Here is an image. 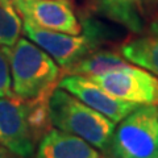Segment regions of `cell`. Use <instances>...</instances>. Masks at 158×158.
Segmentation results:
<instances>
[{
  "label": "cell",
  "instance_id": "obj_10",
  "mask_svg": "<svg viewBox=\"0 0 158 158\" xmlns=\"http://www.w3.org/2000/svg\"><path fill=\"white\" fill-rule=\"evenodd\" d=\"M94 9L133 33L145 31V21L152 17L158 0H92Z\"/></svg>",
  "mask_w": 158,
  "mask_h": 158
},
{
  "label": "cell",
  "instance_id": "obj_13",
  "mask_svg": "<svg viewBox=\"0 0 158 158\" xmlns=\"http://www.w3.org/2000/svg\"><path fill=\"white\" fill-rule=\"evenodd\" d=\"M23 32V19L12 0H0V46L11 48Z\"/></svg>",
  "mask_w": 158,
  "mask_h": 158
},
{
  "label": "cell",
  "instance_id": "obj_9",
  "mask_svg": "<svg viewBox=\"0 0 158 158\" xmlns=\"http://www.w3.org/2000/svg\"><path fill=\"white\" fill-rule=\"evenodd\" d=\"M34 153V158H111L86 140L58 128L42 137Z\"/></svg>",
  "mask_w": 158,
  "mask_h": 158
},
{
  "label": "cell",
  "instance_id": "obj_2",
  "mask_svg": "<svg viewBox=\"0 0 158 158\" xmlns=\"http://www.w3.org/2000/svg\"><path fill=\"white\" fill-rule=\"evenodd\" d=\"M12 91L25 100H49L58 87L62 70L58 63L28 38L8 48Z\"/></svg>",
  "mask_w": 158,
  "mask_h": 158
},
{
  "label": "cell",
  "instance_id": "obj_3",
  "mask_svg": "<svg viewBox=\"0 0 158 158\" xmlns=\"http://www.w3.org/2000/svg\"><path fill=\"white\" fill-rule=\"evenodd\" d=\"M49 111L54 127L83 138L104 154L108 153L115 123L107 116L59 87L49 99Z\"/></svg>",
  "mask_w": 158,
  "mask_h": 158
},
{
  "label": "cell",
  "instance_id": "obj_12",
  "mask_svg": "<svg viewBox=\"0 0 158 158\" xmlns=\"http://www.w3.org/2000/svg\"><path fill=\"white\" fill-rule=\"evenodd\" d=\"M129 63L131 62H128L121 53L116 50L95 49L77 61L69 69H66L65 71H62V75H82L86 78H91L111 70L124 67Z\"/></svg>",
  "mask_w": 158,
  "mask_h": 158
},
{
  "label": "cell",
  "instance_id": "obj_5",
  "mask_svg": "<svg viewBox=\"0 0 158 158\" xmlns=\"http://www.w3.org/2000/svg\"><path fill=\"white\" fill-rule=\"evenodd\" d=\"M158 154V107L138 106L118 121L107 156L111 158H153Z\"/></svg>",
  "mask_w": 158,
  "mask_h": 158
},
{
  "label": "cell",
  "instance_id": "obj_16",
  "mask_svg": "<svg viewBox=\"0 0 158 158\" xmlns=\"http://www.w3.org/2000/svg\"><path fill=\"white\" fill-rule=\"evenodd\" d=\"M153 158H158V154H157V156H154V157H153Z\"/></svg>",
  "mask_w": 158,
  "mask_h": 158
},
{
  "label": "cell",
  "instance_id": "obj_6",
  "mask_svg": "<svg viewBox=\"0 0 158 158\" xmlns=\"http://www.w3.org/2000/svg\"><path fill=\"white\" fill-rule=\"evenodd\" d=\"M88 79L121 100L138 106H158V77L145 69L129 63Z\"/></svg>",
  "mask_w": 158,
  "mask_h": 158
},
{
  "label": "cell",
  "instance_id": "obj_7",
  "mask_svg": "<svg viewBox=\"0 0 158 158\" xmlns=\"http://www.w3.org/2000/svg\"><path fill=\"white\" fill-rule=\"evenodd\" d=\"M12 3L23 20L40 28L67 34L83 32L73 0H12Z\"/></svg>",
  "mask_w": 158,
  "mask_h": 158
},
{
  "label": "cell",
  "instance_id": "obj_8",
  "mask_svg": "<svg viewBox=\"0 0 158 158\" xmlns=\"http://www.w3.org/2000/svg\"><path fill=\"white\" fill-rule=\"evenodd\" d=\"M58 87L70 92L95 111L103 113L115 124L138 107L135 103L112 96L91 79L82 75H62L58 82Z\"/></svg>",
  "mask_w": 158,
  "mask_h": 158
},
{
  "label": "cell",
  "instance_id": "obj_15",
  "mask_svg": "<svg viewBox=\"0 0 158 158\" xmlns=\"http://www.w3.org/2000/svg\"><path fill=\"white\" fill-rule=\"evenodd\" d=\"M0 158H24V157L16 154V153H13L12 150H9L2 145L0 146Z\"/></svg>",
  "mask_w": 158,
  "mask_h": 158
},
{
  "label": "cell",
  "instance_id": "obj_1",
  "mask_svg": "<svg viewBox=\"0 0 158 158\" xmlns=\"http://www.w3.org/2000/svg\"><path fill=\"white\" fill-rule=\"evenodd\" d=\"M53 128L49 100L0 98V145L31 158L38 142Z\"/></svg>",
  "mask_w": 158,
  "mask_h": 158
},
{
  "label": "cell",
  "instance_id": "obj_14",
  "mask_svg": "<svg viewBox=\"0 0 158 158\" xmlns=\"http://www.w3.org/2000/svg\"><path fill=\"white\" fill-rule=\"evenodd\" d=\"M13 95L8 48L0 46V98Z\"/></svg>",
  "mask_w": 158,
  "mask_h": 158
},
{
  "label": "cell",
  "instance_id": "obj_17",
  "mask_svg": "<svg viewBox=\"0 0 158 158\" xmlns=\"http://www.w3.org/2000/svg\"><path fill=\"white\" fill-rule=\"evenodd\" d=\"M157 107H158V106H157Z\"/></svg>",
  "mask_w": 158,
  "mask_h": 158
},
{
  "label": "cell",
  "instance_id": "obj_4",
  "mask_svg": "<svg viewBox=\"0 0 158 158\" xmlns=\"http://www.w3.org/2000/svg\"><path fill=\"white\" fill-rule=\"evenodd\" d=\"M81 24L85 31L83 34H67L49 31L27 20H23V31L32 42L46 52L58 63V66L62 67V71H65L88 53L99 49V45L106 36L96 21L83 17Z\"/></svg>",
  "mask_w": 158,
  "mask_h": 158
},
{
  "label": "cell",
  "instance_id": "obj_11",
  "mask_svg": "<svg viewBox=\"0 0 158 158\" xmlns=\"http://www.w3.org/2000/svg\"><path fill=\"white\" fill-rule=\"evenodd\" d=\"M120 53L127 61L158 77V19L150 23L146 33L121 45Z\"/></svg>",
  "mask_w": 158,
  "mask_h": 158
}]
</instances>
